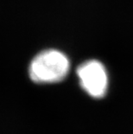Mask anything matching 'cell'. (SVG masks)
I'll list each match as a JSON object with an SVG mask.
<instances>
[{
  "label": "cell",
  "mask_w": 133,
  "mask_h": 134,
  "mask_svg": "<svg viewBox=\"0 0 133 134\" xmlns=\"http://www.w3.org/2000/svg\"><path fill=\"white\" fill-rule=\"evenodd\" d=\"M69 70V61L63 53L48 49L39 53L30 65L31 80L38 83H52L64 79Z\"/></svg>",
  "instance_id": "6da1fadb"
},
{
  "label": "cell",
  "mask_w": 133,
  "mask_h": 134,
  "mask_svg": "<svg viewBox=\"0 0 133 134\" xmlns=\"http://www.w3.org/2000/svg\"><path fill=\"white\" fill-rule=\"evenodd\" d=\"M80 86L90 96L102 98L107 90L108 78L103 64L96 60L83 62L77 69Z\"/></svg>",
  "instance_id": "7a4b0ae2"
}]
</instances>
